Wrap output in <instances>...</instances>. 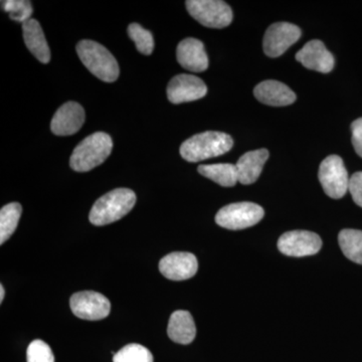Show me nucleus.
<instances>
[{
	"instance_id": "obj_1",
	"label": "nucleus",
	"mask_w": 362,
	"mask_h": 362,
	"mask_svg": "<svg viewBox=\"0 0 362 362\" xmlns=\"http://www.w3.org/2000/svg\"><path fill=\"white\" fill-rule=\"evenodd\" d=\"M233 145V138L226 133L206 131L183 142L180 151L185 160L199 162L228 153Z\"/></svg>"
},
{
	"instance_id": "obj_2",
	"label": "nucleus",
	"mask_w": 362,
	"mask_h": 362,
	"mask_svg": "<svg viewBox=\"0 0 362 362\" xmlns=\"http://www.w3.org/2000/svg\"><path fill=\"white\" fill-rule=\"evenodd\" d=\"M136 204V194L129 188H117L100 197L90 211V221L94 226L109 225L129 214Z\"/></svg>"
},
{
	"instance_id": "obj_3",
	"label": "nucleus",
	"mask_w": 362,
	"mask_h": 362,
	"mask_svg": "<svg viewBox=\"0 0 362 362\" xmlns=\"http://www.w3.org/2000/svg\"><path fill=\"white\" fill-rule=\"evenodd\" d=\"M113 149L110 136L104 132H96L88 136L74 150L70 159V166L77 173H87L101 165Z\"/></svg>"
},
{
	"instance_id": "obj_4",
	"label": "nucleus",
	"mask_w": 362,
	"mask_h": 362,
	"mask_svg": "<svg viewBox=\"0 0 362 362\" xmlns=\"http://www.w3.org/2000/svg\"><path fill=\"white\" fill-rule=\"evenodd\" d=\"M76 49L86 68L98 78L106 83L115 82L118 78L120 74L118 63L103 45L94 40H84L78 42Z\"/></svg>"
},
{
	"instance_id": "obj_5",
	"label": "nucleus",
	"mask_w": 362,
	"mask_h": 362,
	"mask_svg": "<svg viewBox=\"0 0 362 362\" xmlns=\"http://www.w3.org/2000/svg\"><path fill=\"white\" fill-rule=\"evenodd\" d=\"M265 216L263 207L254 202H235L218 211L216 223L228 230H239L257 225Z\"/></svg>"
},
{
	"instance_id": "obj_6",
	"label": "nucleus",
	"mask_w": 362,
	"mask_h": 362,
	"mask_svg": "<svg viewBox=\"0 0 362 362\" xmlns=\"http://www.w3.org/2000/svg\"><path fill=\"white\" fill-rule=\"evenodd\" d=\"M187 8L195 21L206 28H223L233 21L232 8L221 0H188Z\"/></svg>"
},
{
	"instance_id": "obj_7",
	"label": "nucleus",
	"mask_w": 362,
	"mask_h": 362,
	"mask_svg": "<svg viewBox=\"0 0 362 362\" xmlns=\"http://www.w3.org/2000/svg\"><path fill=\"white\" fill-rule=\"evenodd\" d=\"M318 177L324 192L331 199H341L349 192L350 178L341 157H326L321 162Z\"/></svg>"
},
{
	"instance_id": "obj_8",
	"label": "nucleus",
	"mask_w": 362,
	"mask_h": 362,
	"mask_svg": "<svg viewBox=\"0 0 362 362\" xmlns=\"http://www.w3.org/2000/svg\"><path fill=\"white\" fill-rule=\"evenodd\" d=\"M322 247L321 238L308 230H291L283 233L278 240V249L288 257L312 256L320 251Z\"/></svg>"
},
{
	"instance_id": "obj_9",
	"label": "nucleus",
	"mask_w": 362,
	"mask_h": 362,
	"mask_svg": "<svg viewBox=\"0 0 362 362\" xmlns=\"http://www.w3.org/2000/svg\"><path fill=\"white\" fill-rule=\"evenodd\" d=\"M70 306L76 316L90 321L102 320L111 311L110 301L104 295L94 291L76 293L71 297Z\"/></svg>"
},
{
	"instance_id": "obj_10",
	"label": "nucleus",
	"mask_w": 362,
	"mask_h": 362,
	"mask_svg": "<svg viewBox=\"0 0 362 362\" xmlns=\"http://www.w3.org/2000/svg\"><path fill=\"white\" fill-rule=\"evenodd\" d=\"M301 37V30L289 23H276L269 26L263 47L267 56L278 58Z\"/></svg>"
},
{
	"instance_id": "obj_11",
	"label": "nucleus",
	"mask_w": 362,
	"mask_h": 362,
	"mask_svg": "<svg viewBox=\"0 0 362 362\" xmlns=\"http://www.w3.org/2000/svg\"><path fill=\"white\" fill-rule=\"evenodd\" d=\"M206 93L207 88L204 81L187 74L175 76L168 86V98L173 104L197 101L206 96Z\"/></svg>"
},
{
	"instance_id": "obj_12",
	"label": "nucleus",
	"mask_w": 362,
	"mask_h": 362,
	"mask_svg": "<svg viewBox=\"0 0 362 362\" xmlns=\"http://www.w3.org/2000/svg\"><path fill=\"white\" fill-rule=\"evenodd\" d=\"M197 270L199 262L192 252H171L159 262V271L169 280H187L194 277Z\"/></svg>"
},
{
	"instance_id": "obj_13",
	"label": "nucleus",
	"mask_w": 362,
	"mask_h": 362,
	"mask_svg": "<svg viewBox=\"0 0 362 362\" xmlns=\"http://www.w3.org/2000/svg\"><path fill=\"white\" fill-rule=\"evenodd\" d=\"M85 119L84 108L76 102H68L52 117V132L58 136L75 134L84 125Z\"/></svg>"
},
{
	"instance_id": "obj_14",
	"label": "nucleus",
	"mask_w": 362,
	"mask_h": 362,
	"mask_svg": "<svg viewBox=\"0 0 362 362\" xmlns=\"http://www.w3.org/2000/svg\"><path fill=\"white\" fill-rule=\"evenodd\" d=\"M296 59L308 70L327 74L334 68V58L321 40L307 42L303 49L297 52Z\"/></svg>"
},
{
	"instance_id": "obj_15",
	"label": "nucleus",
	"mask_w": 362,
	"mask_h": 362,
	"mask_svg": "<svg viewBox=\"0 0 362 362\" xmlns=\"http://www.w3.org/2000/svg\"><path fill=\"white\" fill-rule=\"evenodd\" d=\"M178 63L185 70L202 73L209 68V58L201 40L188 37L178 45L176 49Z\"/></svg>"
},
{
	"instance_id": "obj_16",
	"label": "nucleus",
	"mask_w": 362,
	"mask_h": 362,
	"mask_svg": "<svg viewBox=\"0 0 362 362\" xmlns=\"http://www.w3.org/2000/svg\"><path fill=\"white\" fill-rule=\"evenodd\" d=\"M254 95L261 103L269 106H288L296 101V95L287 85L274 80L259 83L255 88Z\"/></svg>"
},
{
	"instance_id": "obj_17",
	"label": "nucleus",
	"mask_w": 362,
	"mask_h": 362,
	"mask_svg": "<svg viewBox=\"0 0 362 362\" xmlns=\"http://www.w3.org/2000/svg\"><path fill=\"white\" fill-rule=\"evenodd\" d=\"M268 158L269 151L267 149L254 150L245 153L235 164L239 182L245 185L256 182Z\"/></svg>"
},
{
	"instance_id": "obj_18",
	"label": "nucleus",
	"mask_w": 362,
	"mask_h": 362,
	"mask_svg": "<svg viewBox=\"0 0 362 362\" xmlns=\"http://www.w3.org/2000/svg\"><path fill=\"white\" fill-rule=\"evenodd\" d=\"M23 40L26 47L40 63L47 64L51 61V49L45 40V33L39 21L28 20L23 23Z\"/></svg>"
},
{
	"instance_id": "obj_19",
	"label": "nucleus",
	"mask_w": 362,
	"mask_h": 362,
	"mask_svg": "<svg viewBox=\"0 0 362 362\" xmlns=\"http://www.w3.org/2000/svg\"><path fill=\"white\" fill-rule=\"evenodd\" d=\"M168 334L173 341L187 345L194 341L197 327L192 314L188 311L177 310L169 319Z\"/></svg>"
},
{
	"instance_id": "obj_20",
	"label": "nucleus",
	"mask_w": 362,
	"mask_h": 362,
	"mask_svg": "<svg viewBox=\"0 0 362 362\" xmlns=\"http://www.w3.org/2000/svg\"><path fill=\"white\" fill-rule=\"evenodd\" d=\"M197 171L204 177L214 181L223 187H232L239 181L237 166L232 163L207 164L201 165Z\"/></svg>"
},
{
	"instance_id": "obj_21",
	"label": "nucleus",
	"mask_w": 362,
	"mask_h": 362,
	"mask_svg": "<svg viewBox=\"0 0 362 362\" xmlns=\"http://www.w3.org/2000/svg\"><path fill=\"white\" fill-rule=\"evenodd\" d=\"M340 249L350 261L362 265V230L346 228L338 235Z\"/></svg>"
},
{
	"instance_id": "obj_22",
	"label": "nucleus",
	"mask_w": 362,
	"mask_h": 362,
	"mask_svg": "<svg viewBox=\"0 0 362 362\" xmlns=\"http://www.w3.org/2000/svg\"><path fill=\"white\" fill-rule=\"evenodd\" d=\"M21 206L18 202H11L0 211V244L4 245L18 228L21 216Z\"/></svg>"
},
{
	"instance_id": "obj_23",
	"label": "nucleus",
	"mask_w": 362,
	"mask_h": 362,
	"mask_svg": "<svg viewBox=\"0 0 362 362\" xmlns=\"http://www.w3.org/2000/svg\"><path fill=\"white\" fill-rule=\"evenodd\" d=\"M114 362H153L151 352L143 345L131 343L126 345L113 357Z\"/></svg>"
},
{
	"instance_id": "obj_24",
	"label": "nucleus",
	"mask_w": 362,
	"mask_h": 362,
	"mask_svg": "<svg viewBox=\"0 0 362 362\" xmlns=\"http://www.w3.org/2000/svg\"><path fill=\"white\" fill-rule=\"evenodd\" d=\"M128 35L130 39L135 42L138 52L143 54L150 56L154 49L153 35L149 30H144L138 23H131L128 26Z\"/></svg>"
},
{
	"instance_id": "obj_25",
	"label": "nucleus",
	"mask_w": 362,
	"mask_h": 362,
	"mask_svg": "<svg viewBox=\"0 0 362 362\" xmlns=\"http://www.w3.org/2000/svg\"><path fill=\"white\" fill-rule=\"evenodd\" d=\"M2 9L9 13L11 20L25 23L30 20L33 14V6L30 1L25 0H6L2 1Z\"/></svg>"
},
{
	"instance_id": "obj_26",
	"label": "nucleus",
	"mask_w": 362,
	"mask_h": 362,
	"mask_svg": "<svg viewBox=\"0 0 362 362\" xmlns=\"http://www.w3.org/2000/svg\"><path fill=\"white\" fill-rule=\"evenodd\" d=\"M28 362H54L51 347L42 340H33L26 351Z\"/></svg>"
},
{
	"instance_id": "obj_27",
	"label": "nucleus",
	"mask_w": 362,
	"mask_h": 362,
	"mask_svg": "<svg viewBox=\"0 0 362 362\" xmlns=\"http://www.w3.org/2000/svg\"><path fill=\"white\" fill-rule=\"evenodd\" d=\"M349 192L357 206L362 207V173H354L350 177Z\"/></svg>"
},
{
	"instance_id": "obj_28",
	"label": "nucleus",
	"mask_w": 362,
	"mask_h": 362,
	"mask_svg": "<svg viewBox=\"0 0 362 362\" xmlns=\"http://www.w3.org/2000/svg\"><path fill=\"white\" fill-rule=\"evenodd\" d=\"M352 144L359 156L362 157V118L351 124Z\"/></svg>"
},
{
	"instance_id": "obj_29",
	"label": "nucleus",
	"mask_w": 362,
	"mask_h": 362,
	"mask_svg": "<svg viewBox=\"0 0 362 362\" xmlns=\"http://www.w3.org/2000/svg\"><path fill=\"white\" fill-rule=\"evenodd\" d=\"M4 294H6V291H4V287L2 285H0V302L4 301Z\"/></svg>"
}]
</instances>
